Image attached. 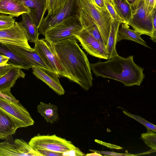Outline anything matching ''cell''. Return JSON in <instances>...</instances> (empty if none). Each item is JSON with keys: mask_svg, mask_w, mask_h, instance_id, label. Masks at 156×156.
<instances>
[{"mask_svg": "<svg viewBox=\"0 0 156 156\" xmlns=\"http://www.w3.org/2000/svg\"><path fill=\"white\" fill-rule=\"evenodd\" d=\"M92 151H95L101 154H103L108 155L119 156H136V155L131 154L130 153H119L114 152H110L105 151H100L94 150H90Z\"/></svg>", "mask_w": 156, "mask_h": 156, "instance_id": "34", "label": "cell"}, {"mask_svg": "<svg viewBox=\"0 0 156 156\" xmlns=\"http://www.w3.org/2000/svg\"><path fill=\"white\" fill-rule=\"evenodd\" d=\"M78 9V0H67L63 7L58 12L44 18L39 27V34L44 35L48 30L77 16Z\"/></svg>", "mask_w": 156, "mask_h": 156, "instance_id": "3", "label": "cell"}, {"mask_svg": "<svg viewBox=\"0 0 156 156\" xmlns=\"http://www.w3.org/2000/svg\"><path fill=\"white\" fill-rule=\"evenodd\" d=\"M15 21L10 15H0V30L10 28L13 26Z\"/></svg>", "mask_w": 156, "mask_h": 156, "instance_id": "30", "label": "cell"}, {"mask_svg": "<svg viewBox=\"0 0 156 156\" xmlns=\"http://www.w3.org/2000/svg\"><path fill=\"white\" fill-rule=\"evenodd\" d=\"M95 141L103 145L104 146H106L107 147H110L111 148H115L116 149H122V148L121 147L116 146L115 145L112 144H111L107 143L102 141H100L98 140H95Z\"/></svg>", "mask_w": 156, "mask_h": 156, "instance_id": "39", "label": "cell"}, {"mask_svg": "<svg viewBox=\"0 0 156 156\" xmlns=\"http://www.w3.org/2000/svg\"><path fill=\"white\" fill-rule=\"evenodd\" d=\"M5 44L12 51L26 59L31 65L32 67H40L52 71L44 62L35 51L34 48L33 50H30L20 46Z\"/></svg>", "mask_w": 156, "mask_h": 156, "instance_id": "17", "label": "cell"}, {"mask_svg": "<svg viewBox=\"0 0 156 156\" xmlns=\"http://www.w3.org/2000/svg\"><path fill=\"white\" fill-rule=\"evenodd\" d=\"M141 138L144 143L151 150L156 151V133L155 132L151 130H147L146 133L141 134Z\"/></svg>", "mask_w": 156, "mask_h": 156, "instance_id": "27", "label": "cell"}, {"mask_svg": "<svg viewBox=\"0 0 156 156\" xmlns=\"http://www.w3.org/2000/svg\"><path fill=\"white\" fill-rule=\"evenodd\" d=\"M128 25L140 35L145 34L150 36L151 40L154 42L151 15L147 12L143 0L137 8L133 10L132 16Z\"/></svg>", "mask_w": 156, "mask_h": 156, "instance_id": "9", "label": "cell"}, {"mask_svg": "<svg viewBox=\"0 0 156 156\" xmlns=\"http://www.w3.org/2000/svg\"><path fill=\"white\" fill-rule=\"evenodd\" d=\"M78 0L98 27L106 48L112 21L109 14L90 0Z\"/></svg>", "mask_w": 156, "mask_h": 156, "instance_id": "5", "label": "cell"}, {"mask_svg": "<svg viewBox=\"0 0 156 156\" xmlns=\"http://www.w3.org/2000/svg\"><path fill=\"white\" fill-rule=\"evenodd\" d=\"M67 0H46L48 14L46 16L54 14L62 8Z\"/></svg>", "mask_w": 156, "mask_h": 156, "instance_id": "26", "label": "cell"}, {"mask_svg": "<svg viewBox=\"0 0 156 156\" xmlns=\"http://www.w3.org/2000/svg\"><path fill=\"white\" fill-rule=\"evenodd\" d=\"M44 62L51 71L61 76V67L58 63L52 47V44L45 38L38 39L34 48Z\"/></svg>", "mask_w": 156, "mask_h": 156, "instance_id": "12", "label": "cell"}, {"mask_svg": "<svg viewBox=\"0 0 156 156\" xmlns=\"http://www.w3.org/2000/svg\"><path fill=\"white\" fill-rule=\"evenodd\" d=\"M94 4L100 8L107 11L105 4L104 0H90Z\"/></svg>", "mask_w": 156, "mask_h": 156, "instance_id": "38", "label": "cell"}, {"mask_svg": "<svg viewBox=\"0 0 156 156\" xmlns=\"http://www.w3.org/2000/svg\"><path fill=\"white\" fill-rule=\"evenodd\" d=\"M122 23L119 21H112L109 34L105 48L108 59L113 58L118 55L116 50V45L117 43L119 29Z\"/></svg>", "mask_w": 156, "mask_h": 156, "instance_id": "21", "label": "cell"}, {"mask_svg": "<svg viewBox=\"0 0 156 156\" xmlns=\"http://www.w3.org/2000/svg\"><path fill=\"white\" fill-rule=\"evenodd\" d=\"M74 36L51 44L61 70V76L80 85L85 90L93 85L90 63Z\"/></svg>", "mask_w": 156, "mask_h": 156, "instance_id": "1", "label": "cell"}, {"mask_svg": "<svg viewBox=\"0 0 156 156\" xmlns=\"http://www.w3.org/2000/svg\"><path fill=\"white\" fill-rule=\"evenodd\" d=\"M63 156H86V155L77 147L63 153Z\"/></svg>", "mask_w": 156, "mask_h": 156, "instance_id": "35", "label": "cell"}, {"mask_svg": "<svg viewBox=\"0 0 156 156\" xmlns=\"http://www.w3.org/2000/svg\"><path fill=\"white\" fill-rule=\"evenodd\" d=\"M105 8L109 14L112 20L122 21L118 15L112 0H104Z\"/></svg>", "mask_w": 156, "mask_h": 156, "instance_id": "29", "label": "cell"}, {"mask_svg": "<svg viewBox=\"0 0 156 156\" xmlns=\"http://www.w3.org/2000/svg\"><path fill=\"white\" fill-rule=\"evenodd\" d=\"M143 2L147 12L150 15L154 8L156 7V0H143Z\"/></svg>", "mask_w": 156, "mask_h": 156, "instance_id": "31", "label": "cell"}, {"mask_svg": "<svg viewBox=\"0 0 156 156\" xmlns=\"http://www.w3.org/2000/svg\"><path fill=\"white\" fill-rule=\"evenodd\" d=\"M28 144L34 150L42 149L62 153L77 148L70 141L58 136L55 134L52 135L38 134L32 138Z\"/></svg>", "mask_w": 156, "mask_h": 156, "instance_id": "6", "label": "cell"}, {"mask_svg": "<svg viewBox=\"0 0 156 156\" xmlns=\"http://www.w3.org/2000/svg\"><path fill=\"white\" fill-rule=\"evenodd\" d=\"M153 30L154 42H156V7L154 8L150 14Z\"/></svg>", "mask_w": 156, "mask_h": 156, "instance_id": "33", "label": "cell"}, {"mask_svg": "<svg viewBox=\"0 0 156 156\" xmlns=\"http://www.w3.org/2000/svg\"><path fill=\"white\" fill-rule=\"evenodd\" d=\"M74 36L89 55L100 58L108 59L105 48L85 29H82Z\"/></svg>", "mask_w": 156, "mask_h": 156, "instance_id": "11", "label": "cell"}, {"mask_svg": "<svg viewBox=\"0 0 156 156\" xmlns=\"http://www.w3.org/2000/svg\"><path fill=\"white\" fill-rule=\"evenodd\" d=\"M131 6L133 10L137 8L143 0H126Z\"/></svg>", "mask_w": 156, "mask_h": 156, "instance_id": "36", "label": "cell"}, {"mask_svg": "<svg viewBox=\"0 0 156 156\" xmlns=\"http://www.w3.org/2000/svg\"><path fill=\"white\" fill-rule=\"evenodd\" d=\"M82 29L77 16L48 30L44 36L48 41L53 44L74 36Z\"/></svg>", "mask_w": 156, "mask_h": 156, "instance_id": "7", "label": "cell"}, {"mask_svg": "<svg viewBox=\"0 0 156 156\" xmlns=\"http://www.w3.org/2000/svg\"><path fill=\"white\" fill-rule=\"evenodd\" d=\"M30 11L29 9L15 0H0V13L18 17Z\"/></svg>", "mask_w": 156, "mask_h": 156, "instance_id": "18", "label": "cell"}, {"mask_svg": "<svg viewBox=\"0 0 156 156\" xmlns=\"http://www.w3.org/2000/svg\"><path fill=\"white\" fill-rule=\"evenodd\" d=\"M32 69L34 75L46 84L56 93L59 95L64 94L65 91L58 79L60 76L56 73L40 67H33Z\"/></svg>", "mask_w": 156, "mask_h": 156, "instance_id": "14", "label": "cell"}, {"mask_svg": "<svg viewBox=\"0 0 156 156\" xmlns=\"http://www.w3.org/2000/svg\"><path fill=\"white\" fill-rule=\"evenodd\" d=\"M12 65L7 63L4 65H0V76L5 73Z\"/></svg>", "mask_w": 156, "mask_h": 156, "instance_id": "37", "label": "cell"}, {"mask_svg": "<svg viewBox=\"0 0 156 156\" xmlns=\"http://www.w3.org/2000/svg\"><path fill=\"white\" fill-rule=\"evenodd\" d=\"M37 112L47 122L52 124L58 119V107L56 105L41 102L37 105Z\"/></svg>", "mask_w": 156, "mask_h": 156, "instance_id": "24", "label": "cell"}, {"mask_svg": "<svg viewBox=\"0 0 156 156\" xmlns=\"http://www.w3.org/2000/svg\"><path fill=\"white\" fill-rule=\"evenodd\" d=\"M128 25L122 23L120 26L118 32L117 42L122 40H127L135 42L147 48H151L142 39L140 35L134 30L129 28Z\"/></svg>", "mask_w": 156, "mask_h": 156, "instance_id": "22", "label": "cell"}, {"mask_svg": "<svg viewBox=\"0 0 156 156\" xmlns=\"http://www.w3.org/2000/svg\"><path fill=\"white\" fill-rule=\"evenodd\" d=\"M86 156H101L102 155L100 153L94 151V153L87 154Z\"/></svg>", "mask_w": 156, "mask_h": 156, "instance_id": "41", "label": "cell"}, {"mask_svg": "<svg viewBox=\"0 0 156 156\" xmlns=\"http://www.w3.org/2000/svg\"><path fill=\"white\" fill-rule=\"evenodd\" d=\"M90 65L91 70L96 76L119 81L125 86H140L145 77L144 68L134 62L133 55L123 57L118 55L106 61Z\"/></svg>", "mask_w": 156, "mask_h": 156, "instance_id": "2", "label": "cell"}, {"mask_svg": "<svg viewBox=\"0 0 156 156\" xmlns=\"http://www.w3.org/2000/svg\"><path fill=\"white\" fill-rule=\"evenodd\" d=\"M19 66L12 65L9 69L0 76V93L6 96L15 98L11 92V88L19 78H24L25 74Z\"/></svg>", "mask_w": 156, "mask_h": 156, "instance_id": "13", "label": "cell"}, {"mask_svg": "<svg viewBox=\"0 0 156 156\" xmlns=\"http://www.w3.org/2000/svg\"><path fill=\"white\" fill-rule=\"evenodd\" d=\"M21 15L22 20L20 22L25 31L28 41L35 44L39 39V28L28 12L24 13Z\"/></svg>", "mask_w": 156, "mask_h": 156, "instance_id": "20", "label": "cell"}, {"mask_svg": "<svg viewBox=\"0 0 156 156\" xmlns=\"http://www.w3.org/2000/svg\"><path fill=\"white\" fill-rule=\"evenodd\" d=\"M0 156H42L23 140H14L12 135L0 143Z\"/></svg>", "mask_w": 156, "mask_h": 156, "instance_id": "8", "label": "cell"}, {"mask_svg": "<svg viewBox=\"0 0 156 156\" xmlns=\"http://www.w3.org/2000/svg\"><path fill=\"white\" fill-rule=\"evenodd\" d=\"M78 18L82 29H85L92 35L105 48L103 40L97 25L78 0Z\"/></svg>", "mask_w": 156, "mask_h": 156, "instance_id": "15", "label": "cell"}, {"mask_svg": "<svg viewBox=\"0 0 156 156\" xmlns=\"http://www.w3.org/2000/svg\"><path fill=\"white\" fill-rule=\"evenodd\" d=\"M25 31L21 22H15L9 28L0 30V42L34 50L29 45Z\"/></svg>", "mask_w": 156, "mask_h": 156, "instance_id": "10", "label": "cell"}, {"mask_svg": "<svg viewBox=\"0 0 156 156\" xmlns=\"http://www.w3.org/2000/svg\"><path fill=\"white\" fill-rule=\"evenodd\" d=\"M17 129L12 120L0 109V139H5L14 134Z\"/></svg>", "mask_w": 156, "mask_h": 156, "instance_id": "23", "label": "cell"}, {"mask_svg": "<svg viewBox=\"0 0 156 156\" xmlns=\"http://www.w3.org/2000/svg\"><path fill=\"white\" fill-rule=\"evenodd\" d=\"M17 2L28 8V12L39 28L47 10L46 0H15Z\"/></svg>", "mask_w": 156, "mask_h": 156, "instance_id": "16", "label": "cell"}, {"mask_svg": "<svg viewBox=\"0 0 156 156\" xmlns=\"http://www.w3.org/2000/svg\"><path fill=\"white\" fill-rule=\"evenodd\" d=\"M0 55L9 58L8 63L12 65L21 66L23 69L29 70L32 67L27 60L18 54L12 51L5 44L0 42Z\"/></svg>", "mask_w": 156, "mask_h": 156, "instance_id": "19", "label": "cell"}, {"mask_svg": "<svg viewBox=\"0 0 156 156\" xmlns=\"http://www.w3.org/2000/svg\"><path fill=\"white\" fill-rule=\"evenodd\" d=\"M36 151L43 156H63V153L52 151L50 150L42 149H35Z\"/></svg>", "mask_w": 156, "mask_h": 156, "instance_id": "32", "label": "cell"}, {"mask_svg": "<svg viewBox=\"0 0 156 156\" xmlns=\"http://www.w3.org/2000/svg\"><path fill=\"white\" fill-rule=\"evenodd\" d=\"M0 96L3 97L4 98H6L7 99H9L12 101L15 102H19V101L16 99L15 98H13L12 97H10L6 96L4 94H2L1 93H0Z\"/></svg>", "mask_w": 156, "mask_h": 156, "instance_id": "40", "label": "cell"}, {"mask_svg": "<svg viewBox=\"0 0 156 156\" xmlns=\"http://www.w3.org/2000/svg\"><path fill=\"white\" fill-rule=\"evenodd\" d=\"M123 113L127 116L132 118L144 125L147 130H151L156 132V126L155 125L140 116L132 114L126 110L123 111Z\"/></svg>", "mask_w": 156, "mask_h": 156, "instance_id": "28", "label": "cell"}, {"mask_svg": "<svg viewBox=\"0 0 156 156\" xmlns=\"http://www.w3.org/2000/svg\"><path fill=\"white\" fill-rule=\"evenodd\" d=\"M0 109L12 120L18 128L31 126L34 123L29 112L19 102L0 96Z\"/></svg>", "mask_w": 156, "mask_h": 156, "instance_id": "4", "label": "cell"}, {"mask_svg": "<svg viewBox=\"0 0 156 156\" xmlns=\"http://www.w3.org/2000/svg\"><path fill=\"white\" fill-rule=\"evenodd\" d=\"M123 23L128 25L132 18L133 9L126 0H112Z\"/></svg>", "mask_w": 156, "mask_h": 156, "instance_id": "25", "label": "cell"}]
</instances>
